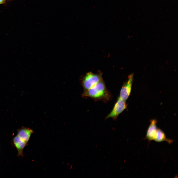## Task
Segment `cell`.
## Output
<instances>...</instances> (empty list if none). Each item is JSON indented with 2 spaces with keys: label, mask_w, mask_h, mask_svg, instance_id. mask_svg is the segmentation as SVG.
I'll list each match as a JSON object with an SVG mask.
<instances>
[{
  "label": "cell",
  "mask_w": 178,
  "mask_h": 178,
  "mask_svg": "<svg viewBox=\"0 0 178 178\" xmlns=\"http://www.w3.org/2000/svg\"><path fill=\"white\" fill-rule=\"evenodd\" d=\"M83 97H89L95 101L107 102L112 98L111 93L107 89L102 79L89 89L84 91Z\"/></svg>",
  "instance_id": "obj_1"
},
{
  "label": "cell",
  "mask_w": 178,
  "mask_h": 178,
  "mask_svg": "<svg viewBox=\"0 0 178 178\" xmlns=\"http://www.w3.org/2000/svg\"><path fill=\"white\" fill-rule=\"evenodd\" d=\"M102 79L100 74H94L91 72L87 73L83 77L81 84L84 91L91 88Z\"/></svg>",
  "instance_id": "obj_2"
},
{
  "label": "cell",
  "mask_w": 178,
  "mask_h": 178,
  "mask_svg": "<svg viewBox=\"0 0 178 178\" xmlns=\"http://www.w3.org/2000/svg\"><path fill=\"white\" fill-rule=\"evenodd\" d=\"M127 105L126 101L119 97L112 110L106 117L105 119L111 118L113 120H116L119 115L127 108Z\"/></svg>",
  "instance_id": "obj_3"
},
{
  "label": "cell",
  "mask_w": 178,
  "mask_h": 178,
  "mask_svg": "<svg viewBox=\"0 0 178 178\" xmlns=\"http://www.w3.org/2000/svg\"><path fill=\"white\" fill-rule=\"evenodd\" d=\"M134 75V74L132 73L129 76L128 80L123 84L120 91L119 97L125 101L131 92Z\"/></svg>",
  "instance_id": "obj_4"
},
{
  "label": "cell",
  "mask_w": 178,
  "mask_h": 178,
  "mask_svg": "<svg viewBox=\"0 0 178 178\" xmlns=\"http://www.w3.org/2000/svg\"><path fill=\"white\" fill-rule=\"evenodd\" d=\"M157 121L153 119L150 121V123L147 130L145 138L149 142L154 140L157 128L156 125Z\"/></svg>",
  "instance_id": "obj_5"
},
{
  "label": "cell",
  "mask_w": 178,
  "mask_h": 178,
  "mask_svg": "<svg viewBox=\"0 0 178 178\" xmlns=\"http://www.w3.org/2000/svg\"><path fill=\"white\" fill-rule=\"evenodd\" d=\"M33 133V132L31 129L23 127L18 131L17 136L22 140L27 143Z\"/></svg>",
  "instance_id": "obj_6"
},
{
  "label": "cell",
  "mask_w": 178,
  "mask_h": 178,
  "mask_svg": "<svg viewBox=\"0 0 178 178\" xmlns=\"http://www.w3.org/2000/svg\"><path fill=\"white\" fill-rule=\"evenodd\" d=\"M154 140L157 142L166 141L169 144L172 143L173 140L167 139L164 132L161 129L157 128Z\"/></svg>",
  "instance_id": "obj_7"
},
{
  "label": "cell",
  "mask_w": 178,
  "mask_h": 178,
  "mask_svg": "<svg viewBox=\"0 0 178 178\" xmlns=\"http://www.w3.org/2000/svg\"><path fill=\"white\" fill-rule=\"evenodd\" d=\"M14 144L18 151V154L22 155L23 150L26 143L22 140L17 135L15 136L13 139Z\"/></svg>",
  "instance_id": "obj_8"
},
{
  "label": "cell",
  "mask_w": 178,
  "mask_h": 178,
  "mask_svg": "<svg viewBox=\"0 0 178 178\" xmlns=\"http://www.w3.org/2000/svg\"><path fill=\"white\" fill-rule=\"evenodd\" d=\"M6 0H0V4H2L4 3Z\"/></svg>",
  "instance_id": "obj_9"
}]
</instances>
